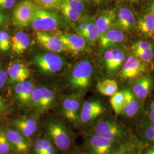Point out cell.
<instances>
[{"mask_svg": "<svg viewBox=\"0 0 154 154\" xmlns=\"http://www.w3.org/2000/svg\"><path fill=\"white\" fill-rule=\"evenodd\" d=\"M140 154H154V145L142 144L140 149Z\"/></svg>", "mask_w": 154, "mask_h": 154, "instance_id": "cell-39", "label": "cell"}, {"mask_svg": "<svg viewBox=\"0 0 154 154\" xmlns=\"http://www.w3.org/2000/svg\"><path fill=\"white\" fill-rule=\"evenodd\" d=\"M82 93L76 92L66 96L62 100L58 115L72 130H78L80 112L82 106Z\"/></svg>", "mask_w": 154, "mask_h": 154, "instance_id": "cell-5", "label": "cell"}, {"mask_svg": "<svg viewBox=\"0 0 154 154\" xmlns=\"http://www.w3.org/2000/svg\"><path fill=\"white\" fill-rule=\"evenodd\" d=\"M1 118H2V116H0V126L1 125V123H2V121H1Z\"/></svg>", "mask_w": 154, "mask_h": 154, "instance_id": "cell-49", "label": "cell"}, {"mask_svg": "<svg viewBox=\"0 0 154 154\" xmlns=\"http://www.w3.org/2000/svg\"><path fill=\"white\" fill-rule=\"evenodd\" d=\"M35 88L33 81L28 79L23 82L17 83L14 87L16 98L20 105L25 109H30L32 95Z\"/></svg>", "mask_w": 154, "mask_h": 154, "instance_id": "cell-15", "label": "cell"}, {"mask_svg": "<svg viewBox=\"0 0 154 154\" xmlns=\"http://www.w3.org/2000/svg\"><path fill=\"white\" fill-rule=\"evenodd\" d=\"M56 97L57 94L53 88L46 86L35 88L32 95L30 107L33 114L41 118L53 107Z\"/></svg>", "mask_w": 154, "mask_h": 154, "instance_id": "cell-6", "label": "cell"}, {"mask_svg": "<svg viewBox=\"0 0 154 154\" xmlns=\"http://www.w3.org/2000/svg\"><path fill=\"white\" fill-rule=\"evenodd\" d=\"M8 1H12V2H15L17 0H8Z\"/></svg>", "mask_w": 154, "mask_h": 154, "instance_id": "cell-50", "label": "cell"}, {"mask_svg": "<svg viewBox=\"0 0 154 154\" xmlns=\"http://www.w3.org/2000/svg\"><path fill=\"white\" fill-rule=\"evenodd\" d=\"M117 117L116 115L114 116L106 114L85 132L95 134L123 144L139 142L135 135L134 128L127 125Z\"/></svg>", "mask_w": 154, "mask_h": 154, "instance_id": "cell-2", "label": "cell"}, {"mask_svg": "<svg viewBox=\"0 0 154 154\" xmlns=\"http://www.w3.org/2000/svg\"><path fill=\"white\" fill-rule=\"evenodd\" d=\"M35 37L38 44L49 51L61 53L67 51L65 46L57 35L54 36L45 32L36 31Z\"/></svg>", "mask_w": 154, "mask_h": 154, "instance_id": "cell-18", "label": "cell"}, {"mask_svg": "<svg viewBox=\"0 0 154 154\" xmlns=\"http://www.w3.org/2000/svg\"><path fill=\"white\" fill-rule=\"evenodd\" d=\"M8 79V72L0 65V81L6 82Z\"/></svg>", "mask_w": 154, "mask_h": 154, "instance_id": "cell-43", "label": "cell"}, {"mask_svg": "<svg viewBox=\"0 0 154 154\" xmlns=\"http://www.w3.org/2000/svg\"><path fill=\"white\" fill-rule=\"evenodd\" d=\"M154 50L147 49L134 51L133 54L145 63H151L154 58Z\"/></svg>", "mask_w": 154, "mask_h": 154, "instance_id": "cell-32", "label": "cell"}, {"mask_svg": "<svg viewBox=\"0 0 154 154\" xmlns=\"http://www.w3.org/2000/svg\"><path fill=\"white\" fill-rule=\"evenodd\" d=\"M15 5V2L8 0H0V9H9L13 8Z\"/></svg>", "mask_w": 154, "mask_h": 154, "instance_id": "cell-40", "label": "cell"}, {"mask_svg": "<svg viewBox=\"0 0 154 154\" xmlns=\"http://www.w3.org/2000/svg\"><path fill=\"white\" fill-rule=\"evenodd\" d=\"M142 144L141 143H138L137 144L132 146L129 149H127L126 150L122 151L121 152L116 154H140V149L141 148ZM72 154H85L81 152L76 146L74 152Z\"/></svg>", "mask_w": 154, "mask_h": 154, "instance_id": "cell-36", "label": "cell"}, {"mask_svg": "<svg viewBox=\"0 0 154 154\" xmlns=\"http://www.w3.org/2000/svg\"><path fill=\"white\" fill-rule=\"evenodd\" d=\"M125 93V101L120 114L122 121L134 128L141 120L143 116V104L139 101L132 93L131 89H123Z\"/></svg>", "mask_w": 154, "mask_h": 154, "instance_id": "cell-8", "label": "cell"}, {"mask_svg": "<svg viewBox=\"0 0 154 154\" xmlns=\"http://www.w3.org/2000/svg\"><path fill=\"white\" fill-rule=\"evenodd\" d=\"M153 85V80L151 77H139L132 83L131 90L137 99L143 104L151 93Z\"/></svg>", "mask_w": 154, "mask_h": 154, "instance_id": "cell-16", "label": "cell"}, {"mask_svg": "<svg viewBox=\"0 0 154 154\" xmlns=\"http://www.w3.org/2000/svg\"><path fill=\"white\" fill-rule=\"evenodd\" d=\"M151 110H154V97L150 101V103L149 106L147 107Z\"/></svg>", "mask_w": 154, "mask_h": 154, "instance_id": "cell-45", "label": "cell"}, {"mask_svg": "<svg viewBox=\"0 0 154 154\" xmlns=\"http://www.w3.org/2000/svg\"><path fill=\"white\" fill-rule=\"evenodd\" d=\"M38 9V5L32 0H24L20 2L15 8L13 13L14 25L19 28L27 27L30 24Z\"/></svg>", "mask_w": 154, "mask_h": 154, "instance_id": "cell-11", "label": "cell"}, {"mask_svg": "<svg viewBox=\"0 0 154 154\" xmlns=\"http://www.w3.org/2000/svg\"><path fill=\"white\" fill-rule=\"evenodd\" d=\"M149 10H150V11H151V12H152V13H154V3L153 2L151 6H150V7H149Z\"/></svg>", "mask_w": 154, "mask_h": 154, "instance_id": "cell-46", "label": "cell"}, {"mask_svg": "<svg viewBox=\"0 0 154 154\" xmlns=\"http://www.w3.org/2000/svg\"><path fill=\"white\" fill-rule=\"evenodd\" d=\"M5 82H4L0 81V89L3 88L5 86Z\"/></svg>", "mask_w": 154, "mask_h": 154, "instance_id": "cell-47", "label": "cell"}, {"mask_svg": "<svg viewBox=\"0 0 154 154\" xmlns=\"http://www.w3.org/2000/svg\"><path fill=\"white\" fill-rule=\"evenodd\" d=\"M87 28V18H85L82 20H80L79 23L77 26L76 30L78 34L82 37Z\"/></svg>", "mask_w": 154, "mask_h": 154, "instance_id": "cell-38", "label": "cell"}, {"mask_svg": "<svg viewBox=\"0 0 154 154\" xmlns=\"http://www.w3.org/2000/svg\"><path fill=\"white\" fill-rule=\"evenodd\" d=\"M126 51L121 48L111 61L106 64L107 69L111 72H116L120 68L126 58Z\"/></svg>", "mask_w": 154, "mask_h": 154, "instance_id": "cell-29", "label": "cell"}, {"mask_svg": "<svg viewBox=\"0 0 154 154\" xmlns=\"http://www.w3.org/2000/svg\"><path fill=\"white\" fill-rule=\"evenodd\" d=\"M83 140L78 149L85 154H116L140 143L123 144L114 140L90 133H82Z\"/></svg>", "mask_w": 154, "mask_h": 154, "instance_id": "cell-3", "label": "cell"}, {"mask_svg": "<svg viewBox=\"0 0 154 154\" xmlns=\"http://www.w3.org/2000/svg\"><path fill=\"white\" fill-rule=\"evenodd\" d=\"M147 70L144 62L134 55H129L123 63L119 77L123 79H135L140 77Z\"/></svg>", "mask_w": 154, "mask_h": 154, "instance_id": "cell-14", "label": "cell"}, {"mask_svg": "<svg viewBox=\"0 0 154 154\" xmlns=\"http://www.w3.org/2000/svg\"><path fill=\"white\" fill-rule=\"evenodd\" d=\"M11 124L32 143L42 131L41 118L33 114L16 117Z\"/></svg>", "mask_w": 154, "mask_h": 154, "instance_id": "cell-9", "label": "cell"}, {"mask_svg": "<svg viewBox=\"0 0 154 154\" xmlns=\"http://www.w3.org/2000/svg\"><path fill=\"white\" fill-rule=\"evenodd\" d=\"M11 47V40L9 34L0 30V51H7Z\"/></svg>", "mask_w": 154, "mask_h": 154, "instance_id": "cell-35", "label": "cell"}, {"mask_svg": "<svg viewBox=\"0 0 154 154\" xmlns=\"http://www.w3.org/2000/svg\"><path fill=\"white\" fill-rule=\"evenodd\" d=\"M106 112L105 105L99 99H88L84 102L80 112L78 130L82 133L86 132L107 114Z\"/></svg>", "mask_w": 154, "mask_h": 154, "instance_id": "cell-4", "label": "cell"}, {"mask_svg": "<svg viewBox=\"0 0 154 154\" xmlns=\"http://www.w3.org/2000/svg\"><path fill=\"white\" fill-rule=\"evenodd\" d=\"M17 154V153H16V152H14V153H12V154Z\"/></svg>", "mask_w": 154, "mask_h": 154, "instance_id": "cell-51", "label": "cell"}, {"mask_svg": "<svg viewBox=\"0 0 154 154\" xmlns=\"http://www.w3.org/2000/svg\"><path fill=\"white\" fill-rule=\"evenodd\" d=\"M97 1H101V0H97Z\"/></svg>", "mask_w": 154, "mask_h": 154, "instance_id": "cell-52", "label": "cell"}, {"mask_svg": "<svg viewBox=\"0 0 154 154\" xmlns=\"http://www.w3.org/2000/svg\"><path fill=\"white\" fill-rule=\"evenodd\" d=\"M97 88L102 95L111 97L118 91V85L116 80L106 79L97 83Z\"/></svg>", "mask_w": 154, "mask_h": 154, "instance_id": "cell-26", "label": "cell"}, {"mask_svg": "<svg viewBox=\"0 0 154 154\" xmlns=\"http://www.w3.org/2000/svg\"><path fill=\"white\" fill-rule=\"evenodd\" d=\"M62 13L67 20L72 22H76L81 20L82 15L78 11L63 4L60 7Z\"/></svg>", "mask_w": 154, "mask_h": 154, "instance_id": "cell-31", "label": "cell"}, {"mask_svg": "<svg viewBox=\"0 0 154 154\" xmlns=\"http://www.w3.org/2000/svg\"><path fill=\"white\" fill-rule=\"evenodd\" d=\"M34 62L42 72L46 74H53L60 71L64 63L60 55L51 51L35 55Z\"/></svg>", "mask_w": 154, "mask_h": 154, "instance_id": "cell-13", "label": "cell"}, {"mask_svg": "<svg viewBox=\"0 0 154 154\" xmlns=\"http://www.w3.org/2000/svg\"><path fill=\"white\" fill-rule=\"evenodd\" d=\"M5 21V16L0 11V25H2Z\"/></svg>", "mask_w": 154, "mask_h": 154, "instance_id": "cell-44", "label": "cell"}, {"mask_svg": "<svg viewBox=\"0 0 154 154\" xmlns=\"http://www.w3.org/2000/svg\"></svg>", "mask_w": 154, "mask_h": 154, "instance_id": "cell-53", "label": "cell"}, {"mask_svg": "<svg viewBox=\"0 0 154 154\" xmlns=\"http://www.w3.org/2000/svg\"><path fill=\"white\" fill-rule=\"evenodd\" d=\"M137 26L139 30L144 34L154 33V13L149 11L138 19Z\"/></svg>", "mask_w": 154, "mask_h": 154, "instance_id": "cell-25", "label": "cell"}, {"mask_svg": "<svg viewBox=\"0 0 154 154\" xmlns=\"http://www.w3.org/2000/svg\"><path fill=\"white\" fill-rule=\"evenodd\" d=\"M57 36L64 45L67 51H69L74 54L83 51L88 44L86 40L79 35L58 33Z\"/></svg>", "mask_w": 154, "mask_h": 154, "instance_id": "cell-17", "label": "cell"}, {"mask_svg": "<svg viewBox=\"0 0 154 154\" xmlns=\"http://www.w3.org/2000/svg\"><path fill=\"white\" fill-rule=\"evenodd\" d=\"M42 131L49 138L59 154H72L76 147L75 134L70 126L57 115L41 119Z\"/></svg>", "mask_w": 154, "mask_h": 154, "instance_id": "cell-1", "label": "cell"}, {"mask_svg": "<svg viewBox=\"0 0 154 154\" xmlns=\"http://www.w3.org/2000/svg\"><path fill=\"white\" fill-rule=\"evenodd\" d=\"M62 4L76 11L82 15L85 12V5L82 0H64Z\"/></svg>", "mask_w": 154, "mask_h": 154, "instance_id": "cell-34", "label": "cell"}, {"mask_svg": "<svg viewBox=\"0 0 154 154\" xmlns=\"http://www.w3.org/2000/svg\"><path fill=\"white\" fill-rule=\"evenodd\" d=\"M144 115L149 120L154 121V110H151L148 107H146L144 110Z\"/></svg>", "mask_w": 154, "mask_h": 154, "instance_id": "cell-42", "label": "cell"}, {"mask_svg": "<svg viewBox=\"0 0 154 154\" xmlns=\"http://www.w3.org/2000/svg\"><path fill=\"white\" fill-rule=\"evenodd\" d=\"M136 19L133 11L127 7H121L116 13V26L122 32H128L135 27Z\"/></svg>", "mask_w": 154, "mask_h": 154, "instance_id": "cell-19", "label": "cell"}, {"mask_svg": "<svg viewBox=\"0 0 154 154\" xmlns=\"http://www.w3.org/2000/svg\"><path fill=\"white\" fill-rule=\"evenodd\" d=\"M5 136L18 154H30L33 143L11 124L4 125Z\"/></svg>", "mask_w": 154, "mask_h": 154, "instance_id": "cell-12", "label": "cell"}, {"mask_svg": "<svg viewBox=\"0 0 154 154\" xmlns=\"http://www.w3.org/2000/svg\"><path fill=\"white\" fill-rule=\"evenodd\" d=\"M93 67L88 60H83L74 67L69 78V88L81 92L89 88L91 82Z\"/></svg>", "mask_w": 154, "mask_h": 154, "instance_id": "cell-7", "label": "cell"}, {"mask_svg": "<svg viewBox=\"0 0 154 154\" xmlns=\"http://www.w3.org/2000/svg\"><path fill=\"white\" fill-rule=\"evenodd\" d=\"M82 37L90 45L95 44L99 39V30L93 18H87V28Z\"/></svg>", "mask_w": 154, "mask_h": 154, "instance_id": "cell-27", "label": "cell"}, {"mask_svg": "<svg viewBox=\"0 0 154 154\" xmlns=\"http://www.w3.org/2000/svg\"><path fill=\"white\" fill-rule=\"evenodd\" d=\"M30 154H59L54 145L42 131L33 142Z\"/></svg>", "mask_w": 154, "mask_h": 154, "instance_id": "cell-20", "label": "cell"}, {"mask_svg": "<svg viewBox=\"0 0 154 154\" xmlns=\"http://www.w3.org/2000/svg\"><path fill=\"white\" fill-rule=\"evenodd\" d=\"M14 152H16L6 137L4 125H1L0 126V154H10Z\"/></svg>", "mask_w": 154, "mask_h": 154, "instance_id": "cell-30", "label": "cell"}, {"mask_svg": "<svg viewBox=\"0 0 154 154\" xmlns=\"http://www.w3.org/2000/svg\"><path fill=\"white\" fill-rule=\"evenodd\" d=\"M125 39L123 32L116 28H111L100 35L99 44L100 48L107 50L114 47L116 45L120 44Z\"/></svg>", "mask_w": 154, "mask_h": 154, "instance_id": "cell-22", "label": "cell"}, {"mask_svg": "<svg viewBox=\"0 0 154 154\" xmlns=\"http://www.w3.org/2000/svg\"><path fill=\"white\" fill-rule=\"evenodd\" d=\"M30 25L35 31H53L60 26V18L57 13L53 11L38 8Z\"/></svg>", "mask_w": 154, "mask_h": 154, "instance_id": "cell-10", "label": "cell"}, {"mask_svg": "<svg viewBox=\"0 0 154 154\" xmlns=\"http://www.w3.org/2000/svg\"><path fill=\"white\" fill-rule=\"evenodd\" d=\"M9 82L10 84H17L26 81L30 76V72L27 66L22 62L11 63L8 67Z\"/></svg>", "mask_w": 154, "mask_h": 154, "instance_id": "cell-21", "label": "cell"}, {"mask_svg": "<svg viewBox=\"0 0 154 154\" xmlns=\"http://www.w3.org/2000/svg\"><path fill=\"white\" fill-rule=\"evenodd\" d=\"M125 101V93L124 90L118 91L111 97L110 104L115 115L118 116L123 109Z\"/></svg>", "mask_w": 154, "mask_h": 154, "instance_id": "cell-28", "label": "cell"}, {"mask_svg": "<svg viewBox=\"0 0 154 154\" xmlns=\"http://www.w3.org/2000/svg\"><path fill=\"white\" fill-rule=\"evenodd\" d=\"M64 0H34L37 5L44 9L60 8Z\"/></svg>", "mask_w": 154, "mask_h": 154, "instance_id": "cell-33", "label": "cell"}, {"mask_svg": "<svg viewBox=\"0 0 154 154\" xmlns=\"http://www.w3.org/2000/svg\"><path fill=\"white\" fill-rule=\"evenodd\" d=\"M130 1H131V2H136V1H138L139 0H128Z\"/></svg>", "mask_w": 154, "mask_h": 154, "instance_id": "cell-48", "label": "cell"}, {"mask_svg": "<svg viewBox=\"0 0 154 154\" xmlns=\"http://www.w3.org/2000/svg\"><path fill=\"white\" fill-rule=\"evenodd\" d=\"M30 44V39L23 32H18L14 34L11 40V47L16 54H22L28 49Z\"/></svg>", "mask_w": 154, "mask_h": 154, "instance_id": "cell-24", "label": "cell"}, {"mask_svg": "<svg viewBox=\"0 0 154 154\" xmlns=\"http://www.w3.org/2000/svg\"><path fill=\"white\" fill-rule=\"evenodd\" d=\"M147 49H154V46L147 41H139L132 46V51Z\"/></svg>", "mask_w": 154, "mask_h": 154, "instance_id": "cell-37", "label": "cell"}, {"mask_svg": "<svg viewBox=\"0 0 154 154\" xmlns=\"http://www.w3.org/2000/svg\"><path fill=\"white\" fill-rule=\"evenodd\" d=\"M116 12L113 9H107L102 11L95 20L98 29L99 36L111 29L115 25Z\"/></svg>", "mask_w": 154, "mask_h": 154, "instance_id": "cell-23", "label": "cell"}, {"mask_svg": "<svg viewBox=\"0 0 154 154\" xmlns=\"http://www.w3.org/2000/svg\"><path fill=\"white\" fill-rule=\"evenodd\" d=\"M8 109V103L5 100L0 97V116H2L7 113Z\"/></svg>", "mask_w": 154, "mask_h": 154, "instance_id": "cell-41", "label": "cell"}, {"mask_svg": "<svg viewBox=\"0 0 154 154\" xmlns=\"http://www.w3.org/2000/svg\"></svg>", "mask_w": 154, "mask_h": 154, "instance_id": "cell-54", "label": "cell"}]
</instances>
